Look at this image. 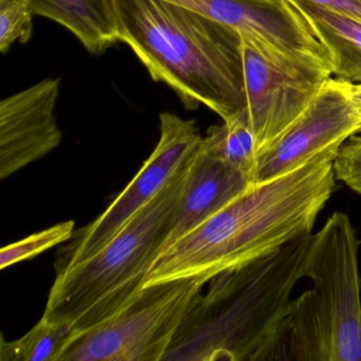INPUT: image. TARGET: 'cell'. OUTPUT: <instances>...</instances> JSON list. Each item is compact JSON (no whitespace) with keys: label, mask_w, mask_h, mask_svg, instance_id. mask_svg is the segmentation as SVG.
<instances>
[{"label":"cell","mask_w":361,"mask_h":361,"mask_svg":"<svg viewBox=\"0 0 361 361\" xmlns=\"http://www.w3.org/2000/svg\"><path fill=\"white\" fill-rule=\"evenodd\" d=\"M312 233L209 281L164 360L255 361L304 278Z\"/></svg>","instance_id":"cell-3"},{"label":"cell","mask_w":361,"mask_h":361,"mask_svg":"<svg viewBox=\"0 0 361 361\" xmlns=\"http://www.w3.org/2000/svg\"><path fill=\"white\" fill-rule=\"evenodd\" d=\"M359 242L348 215L335 212L312 234L304 278L312 282L329 361H361Z\"/></svg>","instance_id":"cell-7"},{"label":"cell","mask_w":361,"mask_h":361,"mask_svg":"<svg viewBox=\"0 0 361 361\" xmlns=\"http://www.w3.org/2000/svg\"><path fill=\"white\" fill-rule=\"evenodd\" d=\"M242 35L300 56L329 62L305 18L288 0H169Z\"/></svg>","instance_id":"cell-11"},{"label":"cell","mask_w":361,"mask_h":361,"mask_svg":"<svg viewBox=\"0 0 361 361\" xmlns=\"http://www.w3.org/2000/svg\"><path fill=\"white\" fill-rule=\"evenodd\" d=\"M329 54L335 79L361 84V22L304 0H288Z\"/></svg>","instance_id":"cell-15"},{"label":"cell","mask_w":361,"mask_h":361,"mask_svg":"<svg viewBox=\"0 0 361 361\" xmlns=\"http://www.w3.org/2000/svg\"><path fill=\"white\" fill-rule=\"evenodd\" d=\"M345 85L346 88H348L350 100H352L355 109H357L361 118V84L350 83V82L345 81Z\"/></svg>","instance_id":"cell-22"},{"label":"cell","mask_w":361,"mask_h":361,"mask_svg":"<svg viewBox=\"0 0 361 361\" xmlns=\"http://www.w3.org/2000/svg\"><path fill=\"white\" fill-rule=\"evenodd\" d=\"M35 16L68 29L90 54L101 56L120 41L114 0H27Z\"/></svg>","instance_id":"cell-14"},{"label":"cell","mask_w":361,"mask_h":361,"mask_svg":"<svg viewBox=\"0 0 361 361\" xmlns=\"http://www.w3.org/2000/svg\"><path fill=\"white\" fill-rule=\"evenodd\" d=\"M33 16L27 0H0V52L7 54L16 42L30 41Z\"/></svg>","instance_id":"cell-19"},{"label":"cell","mask_w":361,"mask_h":361,"mask_svg":"<svg viewBox=\"0 0 361 361\" xmlns=\"http://www.w3.org/2000/svg\"><path fill=\"white\" fill-rule=\"evenodd\" d=\"M334 171L336 178L361 195V132L340 147L334 160Z\"/></svg>","instance_id":"cell-20"},{"label":"cell","mask_w":361,"mask_h":361,"mask_svg":"<svg viewBox=\"0 0 361 361\" xmlns=\"http://www.w3.org/2000/svg\"><path fill=\"white\" fill-rule=\"evenodd\" d=\"M361 22V0H304Z\"/></svg>","instance_id":"cell-21"},{"label":"cell","mask_w":361,"mask_h":361,"mask_svg":"<svg viewBox=\"0 0 361 361\" xmlns=\"http://www.w3.org/2000/svg\"><path fill=\"white\" fill-rule=\"evenodd\" d=\"M75 225L73 221L56 224L5 247L0 251V269H6L14 264L32 259L56 245L68 242L75 233Z\"/></svg>","instance_id":"cell-18"},{"label":"cell","mask_w":361,"mask_h":361,"mask_svg":"<svg viewBox=\"0 0 361 361\" xmlns=\"http://www.w3.org/2000/svg\"><path fill=\"white\" fill-rule=\"evenodd\" d=\"M329 361V344L316 295L306 290L290 301L255 361Z\"/></svg>","instance_id":"cell-13"},{"label":"cell","mask_w":361,"mask_h":361,"mask_svg":"<svg viewBox=\"0 0 361 361\" xmlns=\"http://www.w3.org/2000/svg\"><path fill=\"white\" fill-rule=\"evenodd\" d=\"M253 185L255 183L242 173L211 157L200 147L190 164L164 249L216 214Z\"/></svg>","instance_id":"cell-12"},{"label":"cell","mask_w":361,"mask_h":361,"mask_svg":"<svg viewBox=\"0 0 361 361\" xmlns=\"http://www.w3.org/2000/svg\"><path fill=\"white\" fill-rule=\"evenodd\" d=\"M79 335L71 323L42 317L26 335L14 341L1 337V361H60L63 353Z\"/></svg>","instance_id":"cell-17"},{"label":"cell","mask_w":361,"mask_h":361,"mask_svg":"<svg viewBox=\"0 0 361 361\" xmlns=\"http://www.w3.org/2000/svg\"><path fill=\"white\" fill-rule=\"evenodd\" d=\"M360 132L361 118L345 81L331 78L307 109L261 156L257 183L317 160H335L344 142Z\"/></svg>","instance_id":"cell-9"},{"label":"cell","mask_w":361,"mask_h":361,"mask_svg":"<svg viewBox=\"0 0 361 361\" xmlns=\"http://www.w3.org/2000/svg\"><path fill=\"white\" fill-rule=\"evenodd\" d=\"M335 178L334 159L324 158L257 183L164 248L145 287L194 276L210 281L312 233Z\"/></svg>","instance_id":"cell-1"},{"label":"cell","mask_w":361,"mask_h":361,"mask_svg":"<svg viewBox=\"0 0 361 361\" xmlns=\"http://www.w3.org/2000/svg\"><path fill=\"white\" fill-rule=\"evenodd\" d=\"M190 164L139 209L97 255L56 274L43 317L71 323L80 335L138 297L166 245Z\"/></svg>","instance_id":"cell-4"},{"label":"cell","mask_w":361,"mask_h":361,"mask_svg":"<svg viewBox=\"0 0 361 361\" xmlns=\"http://www.w3.org/2000/svg\"><path fill=\"white\" fill-rule=\"evenodd\" d=\"M240 35L246 113L261 156L307 109L333 78L326 61Z\"/></svg>","instance_id":"cell-6"},{"label":"cell","mask_w":361,"mask_h":361,"mask_svg":"<svg viewBox=\"0 0 361 361\" xmlns=\"http://www.w3.org/2000/svg\"><path fill=\"white\" fill-rule=\"evenodd\" d=\"M200 147L204 153L242 173L257 185L259 154L245 111L233 119L209 128Z\"/></svg>","instance_id":"cell-16"},{"label":"cell","mask_w":361,"mask_h":361,"mask_svg":"<svg viewBox=\"0 0 361 361\" xmlns=\"http://www.w3.org/2000/svg\"><path fill=\"white\" fill-rule=\"evenodd\" d=\"M114 6L120 41L185 109L206 105L223 121L246 109L240 33L169 0H114Z\"/></svg>","instance_id":"cell-2"},{"label":"cell","mask_w":361,"mask_h":361,"mask_svg":"<svg viewBox=\"0 0 361 361\" xmlns=\"http://www.w3.org/2000/svg\"><path fill=\"white\" fill-rule=\"evenodd\" d=\"M206 278L177 279L143 287L109 320L80 334L60 361H161Z\"/></svg>","instance_id":"cell-5"},{"label":"cell","mask_w":361,"mask_h":361,"mask_svg":"<svg viewBox=\"0 0 361 361\" xmlns=\"http://www.w3.org/2000/svg\"><path fill=\"white\" fill-rule=\"evenodd\" d=\"M159 119L160 138L153 153L109 208L96 221L75 231L61 249L56 274L97 255L139 209L195 157L204 138L195 120H183L173 113L160 114Z\"/></svg>","instance_id":"cell-8"},{"label":"cell","mask_w":361,"mask_h":361,"mask_svg":"<svg viewBox=\"0 0 361 361\" xmlns=\"http://www.w3.org/2000/svg\"><path fill=\"white\" fill-rule=\"evenodd\" d=\"M60 79H45L0 102V178L45 157L62 142L54 109Z\"/></svg>","instance_id":"cell-10"}]
</instances>
